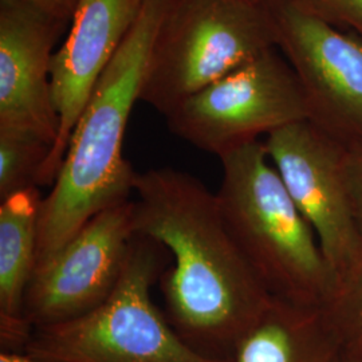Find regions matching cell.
<instances>
[{
	"label": "cell",
	"instance_id": "cell-1",
	"mask_svg": "<svg viewBox=\"0 0 362 362\" xmlns=\"http://www.w3.org/2000/svg\"><path fill=\"white\" fill-rule=\"evenodd\" d=\"M133 194L136 233L173 260L158 279L169 322L197 353L230 361L274 298L236 246L216 194L194 175L163 167L139 172Z\"/></svg>",
	"mask_w": 362,
	"mask_h": 362
},
{
	"label": "cell",
	"instance_id": "cell-2",
	"mask_svg": "<svg viewBox=\"0 0 362 362\" xmlns=\"http://www.w3.org/2000/svg\"><path fill=\"white\" fill-rule=\"evenodd\" d=\"M172 0H144L143 10L98 79L39 211L37 269L89 220L134 194L139 172L124 157L132 110L140 101L156 37ZM37 272V270H35Z\"/></svg>",
	"mask_w": 362,
	"mask_h": 362
},
{
	"label": "cell",
	"instance_id": "cell-3",
	"mask_svg": "<svg viewBox=\"0 0 362 362\" xmlns=\"http://www.w3.org/2000/svg\"><path fill=\"white\" fill-rule=\"evenodd\" d=\"M215 192L221 216L247 263L274 299L322 308L336 286L308 220L293 202L263 141L219 157Z\"/></svg>",
	"mask_w": 362,
	"mask_h": 362
},
{
	"label": "cell",
	"instance_id": "cell-4",
	"mask_svg": "<svg viewBox=\"0 0 362 362\" xmlns=\"http://www.w3.org/2000/svg\"><path fill=\"white\" fill-rule=\"evenodd\" d=\"M163 248L136 235L112 296L79 318L35 327L25 353L46 362H228L192 349L156 306Z\"/></svg>",
	"mask_w": 362,
	"mask_h": 362
},
{
	"label": "cell",
	"instance_id": "cell-5",
	"mask_svg": "<svg viewBox=\"0 0 362 362\" xmlns=\"http://www.w3.org/2000/svg\"><path fill=\"white\" fill-rule=\"evenodd\" d=\"M267 0H172L140 101L163 116L194 93L276 49Z\"/></svg>",
	"mask_w": 362,
	"mask_h": 362
},
{
	"label": "cell",
	"instance_id": "cell-6",
	"mask_svg": "<svg viewBox=\"0 0 362 362\" xmlns=\"http://www.w3.org/2000/svg\"><path fill=\"white\" fill-rule=\"evenodd\" d=\"M164 117L181 140L221 157L309 119V107L291 66L278 49H272L194 93Z\"/></svg>",
	"mask_w": 362,
	"mask_h": 362
},
{
	"label": "cell",
	"instance_id": "cell-7",
	"mask_svg": "<svg viewBox=\"0 0 362 362\" xmlns=\"http://www.w3.org/2000/svg\"><path fill=\"white\" fill-rule=\"evenodd\" d=\"M276 49L296 73L309 121L345 148L362 145V38L299 0H267Z\"/></svg>",
	"mask_w": 362,
	"mask_h": 362
},
{
	"label": "cell",
	"instance_id": "cell-8",
	"mask_svg": "<svg viewBox=\"0 0 362 362\" xmlns=\"http://www.w3.org/2000/svg\"><path fill=\"white\" fill-rule=\"evenodd\" d=\"M263 144L286 189L315 233L337 284L362 254L361 233L346 181V148L309 119L272 132Z\"/></svg>",
	"mask_w": 362,
	"mask_h": 362
},
{
	"label": "cell",
	"instance_id": "cell-9",
	"mask_svg": "<svg viewBox=\"0 0 362 362\" xmlns=\"http://www.w3.org/2000/svg\"><path fill=\"white\" fill-rule=\"evenodd\" d=\"M136 235L132 199L93 216L37 269L25 298L30 325L62 324L101 306L119 282Z\"/></svg>",
	"mask_w": 362,
	"mask_h": 362
},
{
	"label": "cell",
	"instance_id": "cell-10",
	"mask_svg": "<svg viewBox=\"0 0 362 362\" xmlns=\"http://www.w3.org/2000/svg\"><path fill=\"white\" fill-rule=\"evenodd\" d=\"M143 6L144 0H77L70 31L52 58V100L59 129L39 173V188L52 187L57 179L78 119Z\"/></svg>",
	"mask_w": 362,
	"mask_h": 362
},
{
	"label": "cell",
	"instance_id": "cell-11",
	"mask_svg": "<svg viewBox=\"0 0 362 362\" xmlns=\"http://www.w3.org/2000/svg\"><path fill=\"white\" fill-rule=\"evenodd\" d=\"M62 27L23 0H0V129L35 134L52 149L59 129L52 49Z\"/></svg>",
	"mask_w": 362,
	"mask_h": 362
},
{
	"label": "cell",
	"instance_id": "cell-12",
	"mask_svg": "<svg viewBox=\"0 0 362 362\" xmlns=\"http://www.w3.org/2000/svg\"><path fill=\"white\" fill-rule=\"evenodd\" d=\"M42 199L39 187H31L0 200L1 353H25L34 332L25 317V298L37 270Z\"/></svg>",
	"mask_w": 362,
	"mask_h": 362
},
{
	"label": "cell",
	"instance_id": "cell-13",
	"mask_svg": "<svg viewBox=\"0 0 362 362\" xmlns=\"http://www.w3.org/2000/svg\"><path fill=\"white\" fill-rule=\"evenodd\" d=\"M228 362H344L321 308L274 299L236 344Z\"/></svg>",
	"mask_w": 362,
	"mask_h": 362
},
{
	"label": "cell",
	"instance_id": "cell-14",
	"mask_svg": "<svg viewBox=\"0 0 362 362\" xmlns=\"http://www.w3.org/2000/svg\"><path fill=\"white\" fill-rule=\"evenodd\" d=\"M52 145L21 130L0 129V200L38 187L39 173Z\"/></svg>",
	"mask_w": 362,
	"mask_h": 362
},
{
	"label": "cell",
	"instance_id": "cell-15",
	"mask_svg": "<svg viewBox=\"0 0 362 362\" xmlns=\"http://www.w3.org/2000/svg\"><path fill=\"white\" fill-rule=\"evenodd\" d=\"M321 311L344 353L362 350V254L337 281Z\"/></svg>",
	"mask_w": 362,
	"mask_h": 362
},
{
	"label": "cell",
	"instance_id": "cell-16",
	"mask_svg": "<svg viewBox=\"0 0 362 362\" xmlns=\"http://www.w3.org/2000/svg\"><path fill=\"white\" fill-rule=\"evenodd\" d=\"M330 25L362 38V0H299Z\"/></svg>",
	"mask_w": 362,
	"mask_h": 362
},
{
	"label": "cell",
	"instance_id": "cell-17",
	"mask_svg": "<svg viewBox=\"0 0 362 362\" xmlns=\"http://www.w3.org/2000/svg\"><path fill=\"white\" fill-rule=\"evenodd\" d=\"M345 170L351 207L362 238V145L346 148Z\"/></svg>",
	"mask_w": 362,
	"mask_h": 362
},
{
	"label": "cell",
	"instance_id": "cell-18",
	"mask_svg": "<svg viewBox=\"0 0 362 362\" xmlns=\"http://www.w3.org/2000/svg\"><path fill=\"white\" fill-rule=\"evenodd\" d=\"M28 4L38 8L39 11L52 16V19L65 25L69 19L73 18V13L77 6V0H23Z\"/></svg>",
	"mask_w": 362,
	"mask_h": 362
},
{
	"label": "cell",
	"instance_id": "cell-19",
	"mask_svg": "<svg viewBox=\"0 0 362 362\" xmlns=\"http://www.w3.org/2000/svg\"><path fill=\"white\" fill-rule=\"evenodd\" d=\"M0 362H46L37 360L26 353H1L0 351Z\"/></svg>",
	"mask_w": 362,
	"mask_h": 362
},
{
	"label": "cell",
	"instance_id": "cell-20",
	"mask_svg": "<svg viewBox=\"0 0 362 362\" xmlns=\"http://www.w3.org/2000/svg\"><path fill=\"white\" fill-rule=\"evenodd\" d=\"M344 362H362V350L344 353Z\"/></svg>",
	"mask_w": 362,
	"mask_h": 362
}]
</instances>
